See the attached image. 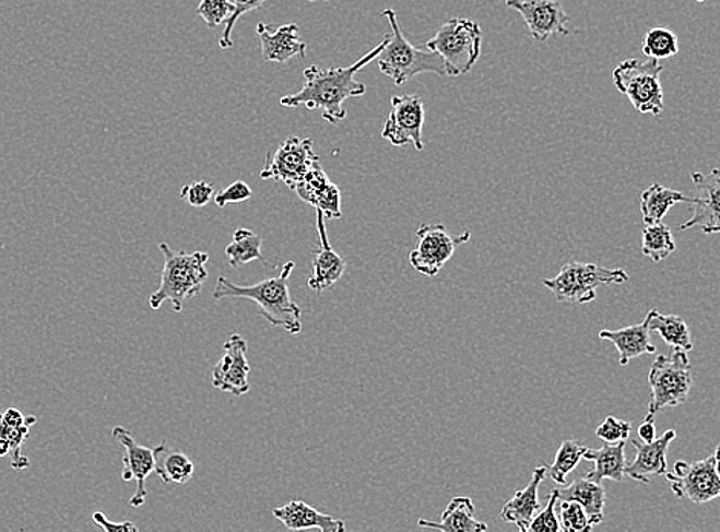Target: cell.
I'll return each mask as SVG.
<instances>
[{
	"mask_svg": "<svg viewBox=\"0 0 720 532\" xmlns=\"http://www.w3.org/2000/svg\"><path fill=\"white\" fill-rule=\"evenodd\" d=\"M390 39L391 34H387L375 49L367 52L352 67L322 68L314 64V67L307 68L304 71L303 90L292 96L282 97L281 105L285 108H299L304 105L310 111L321 109L323 120L333 125L339 123L346 117L345 102L367 93V86L357 82L354 75L369 62L376 60Z\"/></svg>",
	"mask_w": 720,
	"mask_h": 532,
	"instance_id": "6da1fadb",
	"label": "cell"
},
{
	"mask_svg": "<svg viewBox=\"0 0 720 532\" xmlns=\"http://www.w3.org/2000/svg\"><path fill=\"white\" fill-rule=\"evenodd\" d=\"M295 261L285 262L281 272L272 279L261 281L253 286H238L226 276H219L213 299H251L258 304L262 317L269 324L281 327L285 332L299 334L303 332V311L293 302L288 280H291Z\"/></svg>",
	"mask_w": 720,
	"mask_h": 532,
	"instance_id": "7a4b0ae2",
	"label": "cell"
},
{
	"mask_svg": "<svg viewBox=\"0 0 720 532\" xmlns=\"http://www.w3.org/2000/svg\"><path fill=\"white\" fill-rule=\"evenodd\" d=\"M158 249L165 257V268L158 291L150 296V307L152 310H160L163 304L169 302L175 314H180L185 303L200 294L205 280L209 279L205 269L209 255L201 250L193 253L177 252L167 243H160Z\"/></svg>",
	"mask_w": 720,
	"mask_h": 532,
	"instance_id": "3957f363",
	"label": "cell"
},
{
	"mask_svg": "<svg viewBox=\"0 0 720 532\" xmlns=\"http://www.w3.org/2000/svg\"><path fill=\"white\" fill-rule=\"evenodd\" d=\"M382 16L391 25V39L385 45L382 52L377 57V67L380 72L392 79L396 85L400 86L403 83L410 82L415 75L423 74V72H433V74L441 75L445 78V63L437 52L425 51V49L414 47L410 40L403 36L400 29L398 14L392 10L382 11Z\"/></svg>",
	"mask_w": 720,
	"mask_h": 532,
	"instance_id": "277c9868",
	"label": "cell"
},
{
	"mask_svg": "<svg viewBox=\"0 0 720 532\" xmlns=\"http://www.w3.org/2000/svg\"><path fill=\"white\" fill-rule=\"evenodd\" d=\"M483 33L471 19L451 17L437 29L426 48L437 52L445 63L447 78H459L472 70L482 55Z\"/></svg>",
	"mask_w": 720,
	"mask_h": 532,
	"instance_id": "5b68a950",
	"label": "cell"
},
{
	"mask_svg": "<svg viewBox=\"0 0 720 532\" xmlns=\"http://www.w3.org/2000/svg\"><path fill=\"white\" fill-rule=\"evenodd\" d=\"M664 67L659 60L628 59L613 71V83L621 94L627 96L636 111L644 116H661L664 111V90L661 72Z\"/></svg>",
	"mask_w": 720,
	"mask_h": 532,
	"instance_id": "8992f818",
	"label": "cell"
},
{
	"mask_svg": "<svg viewBox=\"0 0 720 532\" xmlns=\"http://www.w3.org/2000/svg\"><path fill=\"white\" fill-rule=\"evenodd\" d=\"M627 281V272L623 269H607L595 262L574 261L564 264L555 279L543 280V284L558 303L586 304L595 302L598 287L624 284Z\"/></svg>",
	"mask_w": 720,
	"mask_h": 532,
	"instance_id": "52a82bcc",
	"label": "cell"
},
{
	"mask_svg": "<svg viewBox=\"0 0 720 532\" xmlns=\"http://www.w3.org/2000/svg\"><path fill=\"white\" fill-rule=\"evenodd\" d=\"M651 398L647 416L685 404L693 387L692 364L687 352L673 348L672 356L658 355L649 371Z\"/></svg>",
	"mask_w": 720,
	"mask_h": 532,
	"instance_id": "ba28073f",
	"label": "cell"
},
{
	"mask_svg": "<svg viewBox=\"0 0 720 532\" xmlns=\"http://www.w3.org/2000/svg\"><path fill=\"white\" fill-rule=\"evenodd\" d=\"M415 238L417 246L408 255V260L422 275L436 276L451 260L457 246L470 241L471 234L452 235L445 224H422L415 232Z\"/></svg>",
	"mask_w": 720,
	"mask_h": 532,
	"instance_id": "9c48e42d",
	"label": "cell"
},
{
	"mask_svg": "<svg viewBox=\"0 0 720 532\" xmlns=\"http://www.w3.org/2000/svg\"><path fill=\"white\" fill-rule=\"evenodd\" d=\"M318 162L321 158L315 154L314 140L292 135L267 154L264 169L259 175L262 180L281 181L295 191L299 181Z\"/></svg>",
	"mask_w": 720,
	"mask_h": 532,
	"instance_id": "30bf717a",
	"label": "cell"
},
{
	"mask_svg": "<svg viewBox=\"0 0 720 532\" xmlns=\"http://www.w3.org/2000/svg\"><path fill=\"white\" fill-rule=\"evenodd\" d=\"M666 481L677 499L703 505L720 499V478L716 473L715 456L693 463L677 461L666 471Z\"/></svg>",
	"mask_w": 720,
	"mask_h": 532,
	"instance_id": "8fae6325",
	"label": "cell"
},
{
	"mask_svg": "<svg viewBox=\"0 0 720 532\" xmlns=\"http://www.w3.org/2000/svg\"><path fill=\"white\" fill-rule=\"evenodd\" d=\"M423 127H425V104L417 94L391 98L390 116L382 129L385 140L398 147L411 143L415 150L422 152L425 150Z\"/></svg>",
	"mask_w": 720,
	"mask_h": 532,
	"instance_id": "7c38bea8",
	"label": "cell"
},
{
	"mask_svg": "<svg viewBox=\"0 0 720 532\" xmlns=\"http://www.w3.org/2000/svg\"><path fill=\"white\" fill-rule=\"evenodd\" d=\"M223 350V358L212 368L213 389L244 397L250 391V363L247 358L249 344L241 334L234 333L224 342Z\"/></svg>",
	"mask_w": 720,
	"mask_h": 532,
	"instance_id": "4fadbf2b",
	"label": "cell"
},
{
	"mask_svg": "<svg viewBox=\"0 0 720 532\" xmlns=\"http://www.w3.org/2000/svg\"><path fill=\"white\" fill-rule=\"evenodd\" d=\"M110 436L123 447V471H121V481L132 482L135 481V493L129 500L132 508H141L147 500L146 481L152 473H155V458L154 450L141 446L133 439L132 433L129 429L120 427L113 428Z\"/></svg>",
	"mask_w": 720,
	"mask_h": 532,
	"instance_id": "5bb4252c",
	"label": "cell"
},
{
	"mask_svg": "<svg viewBox=\"0 0 720 532\" xmlns=\"http://www.w3.org/2000/svg\"><path fill=\"white\" fill-rule=\"evenodd\" d=\"M693 185L697 196L692 197V216L681 224V230L700 227L704 234H720V169H711L710 173H693Z\"/></svg>",
	"mask_w": 720,
	"mask_h": 532,
	"instance_id": "9a60e30c",
	"label": "cell"
},
{
	"mask_svg": "<svg viewBox=\"0 0 720 532\" xmlns=\"http://www.w3.org/2000/svg\"><path fill=\"white\" fill-rule=\"evenodd\" d=\"M509 9L518 11L528 25L533 40L546 42L552 36H567L570 17L558 0H506Z\"/></svg>",
	"mask_w": 720,
	"mask_h": 532,
	"instance_id": "2e32d148",
	"label": "cell"
},
{
	"mask_svg": "<svg viewBox=\"0 0 720 532\" xmlns=\"http://www.w3.org/2000/svg\"><path fill=\"white\" fill-rule=\"evenodd\" d=\"M298 25L258 24L257 33L261 42L262 59L265 62L285 64L293 59H306L307 44L300 39Z\"/></svg>",
	"mask_w": 720,
	"mask_h": 532,
	"instance_id": "e0dca14e",
	"label": "cell"
},
{
	"mask_svg": "<svg viewBox=\"0 0 720 532\" xmlns=\"http://www.w3.org/2000/svg\"><path fill=\"white\" fill-rule=\"evenodd\" d=\"M300 200L321 211L326 218L339 220L342 216L341 189L323 173L321 162L315 163L306 177L296 186Z\"/></svg>",
	"mask_w": 720,
	"mask_h": 532,
	"instance_id": "ac0fdd59",
	"label": "cell"
},
{
	"mask_svg": "<svg viewBox=\"0 0 720 532\" xmlns=\"http://www.w3.org/2000/svg\"><path fill=\"white\" fill-rule=\"evenodd\" d=\"M676 439L674 429H666L664 435L657 437L653 442L646 444L642 440H632V447L636 450L634 462L627 463L626 474L639 484H651V476H662L669 471L666 466V451L670 444Z\"/></svg>",
	"mask_w": 720,
	"mask_h": 532,
	"instance_id": "d6986e66",
	"label": "cell"
},
{
	"mask_svg": "<svg viewBox=\"0 0 720 532\" xmlns=\"http://www.w3.org/2000/svg\"><path fill=\"white\" fill-rule=\"evenodd\" d=\"M316 223H318L319 249L315 255L314 275L308 280V287L316 294H321L344 276L346 262L330 245L326 216L321 211H316Z\"/></svg>",
	"mask_w": 720,
	"mask_h": 532,
	"instance_id": "ffe728a7",
	"label": "cell"
},
{
	"mask_svg": "<svg viewBox=\"0 0 720 532\" xmlns=\"http://www.w3.org/2000/svg\"><path fill=\"white\" fill-rule=\"evenodd\" d=\"M547 476V466L532 471V478L526 488L514 494L512 499L503 505L500 517L505 522L514 523L521 532H528L532 519L540 511V485Z\"/></svg>",
	"mask_w": 720,
	"mask_h": 532,
	"instance_id": "44dd1931",
	"label": "cell"
},
{
	"mask_svg": "<svg viewBox=\"0 0 720 532\" xmlns=\"http://www.w3.org/2000/svg\"><path fill=\"white\" fill-rule=\"evenodd\" d=\"M273 516L287 530H319L322 532H344L345 523L333 516L323 515L306 501L292 500L282 507L273 509Z\"/></svg>",
	"mask_w": 720,
	"mask_h": 532,
	"instance_id": "7402d4cb",
	"label": "cell"
},
{
	"mask_svg": "<svg viewBox=\"0 0 720 532\" xmlns=\"http://www.w3.org/2000/svg\"><path fill=\"white\" fill-rule=\"evenodd\" d=\"M650 315L647 314L641 324L628 326L619 330H601L600 340L615 345L619 353V364L624 367L639 356L653 355L657 352L650 342Z\"/></svg>",
	"mask_w": 720,
	"mask_h": 532,
	"instance_id": "603a6c76",
	"label": "cell"
},
{
	"mask_svg": "<svg viewBox=\"0 0 720 532\" xmlns=\"http://www.w3.org/2000/svg\"><path fill=\"white\" fill-rule=\"evenodd\" d=\"M36 416H25L19 409H9L0 413V437L10 444L11 466L16 471L29 469L32 462L22 453L26 440H28L29 428L36 424Z\"/></svg>",
	"mask_w": 720,
	"mask_h": 532,
	"instance_id": "cb8c5ba5",
	"label": "cell"
},
{
	"mask_svg": "<svg viewBox=\"0 0 720 532\" xmlns=\"http://www.w3.org/2000/svg\"><path fill=\"white\" fill-rule=\"evenodd\" d=\"M474 501L468 496H457L441 512L440 522L421 519L418 527L444 532H482L487 530L485 522L475 519Z\"/></svg>",
	"mask_w": 720,
	"mask_h": 532,
	"instance_id": "d4e9b609",
	"label": "cell"
},
{
	"mask_svg": "<svg viewBox=\"0 0 720 532\" xmlns=\"http://www.w3.org/2000/svg\"><path fill=\"white\" fill-rule=\"evenodd\" d=\"M582 459L595 463V466L589 473H586V478L598 482V484H601L604 478H611V481L619 484L626 476V440L605 444L604 447L598 448V450L588 448Z\"/></svg>",
	"mask_w": 720,
	"mask_h": 532,
	"instance_id": "484cf974",
	"label": "cell"
},
{
	"mask_svg": "<svg viewBox=\"0 0 720 532\" xmlns=\"http://www.w3.org/2000/svg\"><path fill=\"white\" fill-rule=\"evenodd\" d=\"M559 500L578 501L586 509L593 527L604 520L605 489L598 482L582 477L571 482L570 485L555 489Z\"/></svg>",
	"mask_w": 720,
	"mask_h": 532,
	"instance_id": "4316f807",
	"label": "cell"
},
{
	"mask_svg": "<svg viewBox=\"0 0 720 532\" xmlns=\"http://www.w3.org/2000/svg\"><path fill=\"white\" fill-rule=\"evenodd\" d=\"M155 474L165 484L185 485L196 474V465L189 456L170 450L166 442L154 448Z\"/></svg>",
	"mask_w": 720,
	"mask_h": 532,
	"instance_id": "83f0119b",
	"label": "cell"
},
{
	"mask_svg": "<svg viewBox=\"0 0 720 532\" xmlns=\"http://www.w3.org/2000/svg\"><path fill=\"white\" fill-rule=\"evenodd\" d=\"M689 201H692V197L685 196V193L674 191L661 184L651 185L641 193L642 222L646 226L661 223L670 208L677 203H689Z\"/></svg>",
	"mask_w": 720,
	"mask_h": 532,
	"instance_id": "f1b7e54d",
	"label": "cell"
},
{
	"mask_svg": "<svg viewBox=\"0 0 720 532\" xmlns=\"http://www.w3.org/2000/svg\"><path fill=\"white\" fill-rule=\"evenodd\" d=\"M650 332L658 333L666 345L673 348L689 352L693 348L692 333L684 318L677 315H662L657 309H651Z\"/></svg>",
	"mask_w": 720,
	"mask_h": 532,
	"instance_id": "f546056e",
	"label": "cell"
},
{
	"mask_svg": "<svg viewBox=\"0 0 720 532\" xmlns=\"http://www.w3.org/2000/svg\"><path fill=\"white\" fill-rule=\"evenodd\" d=\"M262 238L246 227L235 230L234 241L226 247L231 268L238 269L251 261L262 260Z\"/></svg>",
	"mask_w": 720,
	"mask_h": 532,
	"instance_id": "4dcf8cb0",
	"label": "cell"
},
{
	"mask_svg": "<svg viewBox=\"0 0 720 532\" xmlns=\"http://www.w3.org/2000/svg\"><path fill=\"white\" fill-rule=\"evenodd\" d=\"M676 250L673 232L664 223L651 224L642 230V253L653 262L664 261Z\"/></svg>",
	"mask_w": 720,
	"mask_h": 532,
	"instance_id": "1f68e13d",
	"label": "cell"
},
{
	"mask_svg": "<svg viewBox=\"0 0 720 532\" xmlns=\"http://www.w3.org/2000/svg\"><path fill=\"white\" fill-rule=\"evenodd\" d=\"M588 447L578 440H564L555 454V461L547 466V474L559 486L567 484V476L580 465Z\"/></svg>",
	"mask_w": 720,
	"mask_h": 532,
	"instance_id": "d6a6232c",
	"label": "cell"
},
{
	"mask_svg": "<svg viewBox=\"0 0 720 532\" xmlns=\"http://www.w3.org/2000/svg\"><path fill=\"white\" fill-rule=\"evenodd\" d=\"M642 52L649 59H670L680 52V39L670 28L658 26L651 28L644 36Z\"/></svg>",
	"mask_w": 720,
	"mask_h": 532,
	"instance_id": "836d02e7",
	"label": "cell"
},
{
	"mask_svg": "<svg viewBox=\"0 0 720 532\" xmlns=\"http://www.w3.org/2000/svg\"><path fill=\"white\" fill-rule=\"evenodd\" d=\"M559 530L564 532H589L592 531L593 523L586 509L578 501L559 500Z\"/></svg>",
	"mask_w": 720,
	"mask_h": 532,
	"instance_id": "e575fe53",
	"label": "cell"
},
{
	"mask_svg": "<svg viewBox=\"0 0 720 532\" xmlns=\"http://www.w3.org/2000/svg\"><path fill=\"white\" fill-rule=\"evenodd\" d=\"M232 0H201L198 5V16L203 19L209 29H215L221 24H226L234 14Z\"/></svg>",
	"mask_w": 720,
	"mask_h": 532,
	"instance_id": "d590c367",
	"label": "cell"
},
{
	"mask_svg": "<svg viewBox=\"0 0 720 532\" xmlns=\"http://www.w3.org/2000/svg\"><path fill=\"white\" fill-rule=\"evenodd\" d=\"M232 3H234V14H232L231 19L226 22V28H224V32L220 37V47L223 49L234 47L232 33H234L236 22H238L244 14L261 9V7L264 5L265 0H232Z\"/></svg>",
	"mask_w": 720,
	"mask_h": 532,
	"instance_id": "8d00e7d4",
	"label": "cell"
},
{
	"mask_svg": "<svg viewBox=\"0 0 720 532\" xmlns=\"http://www.w3.org/2000/svg\"><path fill=\"white\" fill-rule=\"evenodd\" d=\"M213 196H215V186L204 180L193 181V184L182 186L180 192V199L185 200L192 208L208 206Z\"/></svg>",
	"mask_w": 720,
	"mask_h": 532,
	"instance_id": "74e56055",
	"label": "cell"
},
{
	"mask_svg": "<svg viewBox=\"0 0 720 532\" xmlns=\"http://www.w3.org/2000/svg\"><path fill=\"white\" fill-rule=\"evenodd\" d=\"M556 504H558V496H556V492L554 489V492L551 493V496H548L546 507L541 509L539 515H535V517H533L531 527H529V531L558 532L559 520H558V516H556L555 512Z\"/></svg>",
	"mask_w": 720,
	"mask_h": 532,
	"instance_id": "f35d334b",
	"label": "cell"
},
{
	"mask_svg": "<svg viewBox=\"0 0 720 532\" xmlns=\"http://www.w3.org/2000/svg\"><path fill=\"white\" fill-rule=\"evenodd\" d=\"M632 433L630 422L619 421L616 417L607 416L603 424L597 428L598 439L604 440L605 444H616L627 440Z\"/></svg>",
	"mask_w": 720,
	"mask_h": 532,
	"instance_id": "ab89813d",
	"label": "cell"
},
{
	"mask_svg": "<svg viewBox=\"0 0 720 532\" xmlns=\"http://www.w3.org/2000/svg\"><path fill=\"white\" fill-rule=\"evenodd\" d=\"M251 196H253V192H251L249 185L244 184V181H235V184L216 193L213 201H215L216 206L224 208L227 204L244 203V201L250 200Z\"/></svg>",
	"mask_w": 720,
	"mask_h": 532,
	"instance_id": "60d3db41",
	"label": "cell"
},
{
	"mask_svg": "<svg viewBox=\"0 0 720 532\" xmlns=\"http://www.w3.org/2000/svg\"><path fill=\"white\" fill-rule=\"evenodd\" d=\"M93 520L95 524L102 527L106 532H139V527L135 523L129 522H110L108 517L103 515V512H94Z\"/></svg>",
	"mask_w": 720,
	"mask_h": 532,
	"instance_id": "b9f144b4",
	"label": "cell"
},
{
	"mask_svg": "<svg viewBox=\"0 0 720 532\" xmlns=\"http://www.w3.org/2000/svg\"><path fill=\"white\" fill-rule=\"evenodd\" d=\"M639 439L642 442L650 444L653 440H657V425H654L653 417L646 416V419L642 421V424L638 428Z\"/></svg>",
	"mask_w": 720,
	"mask_h": 532,
	"instance_id": "7bdbcfd3",
	"label": "cell"
},
{
	"mask_svg": "<svg viewBox=\"0 0 720 532\" xmlns=\"http://www.w3.org/2000/svg\"><path fill=\"white\" fill-rule=\"evenodd\" d=\"M10 454V444L0 437V458H5Z\"/></svg>",
	"mask_w": 720,
	"mask_h": 532,
	"instance_id": "ee69618b",
	"label": "cell"
},
{
	"mask_svg": "<svg viewBox=\"0 0 720 532\" xmlns=\"http://www.w3.org/2000/svg\"><path fill=\"white\" fill-rule=\"evenodd\" d=\"M712 456H715L716 473H718V476L720 478V446L716 448V453Z\"/></svg>",
	"mask_w": 720,
	"mask_h": 532,
	"instance_id": "f6af8a7d",
	"label": "cell"
},
{
	"mask_svg": "<svg viewBox=\"0 0 720 532\" xmlns=\"http://www.w3.org/2000/svg\"><path fill=\"white\" fill-rule=\"evenodd\" d=\"M307 2L314 3V2H316V0H307ZM326 2H329V0H326Z\"/></svg>",
	"mask_w": 720,
	"mask_h": 532,
	"instance_id": "bcb514c9",
	"label": "cell"
},
{
	"mask_svg": "<svg viewBox=\"0 0 720 532\" xmlns=\"http://www.w3.org/2000/svg\"><path fill=\"white\" fill-rule=\"evenodd\" d=\"M696 2L703 3L705 2V0H696Z\"/></svg>",
	"mask_w": 720,
	"mask_h": 532,
	"instance_id": "7dc6e473",
	"label": "cell"
}]
</instances>
